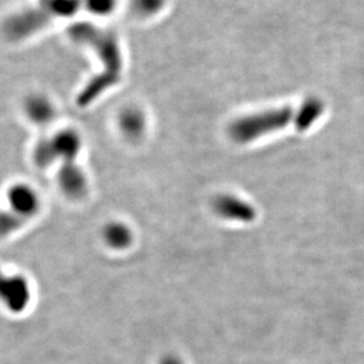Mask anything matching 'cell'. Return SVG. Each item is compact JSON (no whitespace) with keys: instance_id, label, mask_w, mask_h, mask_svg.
<instances>
[{"instance_id":"obj_5","label":"cell","mask_w":364,"mask_h":364,"mask_svg":"<svg viewBox=\"0 0 364 364\" xmlns=\"http://www.w3.org/2000/svg\"><path fill=\"white\" fill-rule=\"evenodd\" d=\"M214 210L220 217L230 220L252 223L257 217L255 207L235 196H221L214 200Z\"/></svg>"},{"instance_id":"obj_15","label":"cell","mask_w":364,"mask_h":364,"mask_svg":"<svg viewBox=\"0 0 364 364\" xmlns=\"http://www.w3.org/2000/svg\"><path fill=\"white\" fill-rule=\"evenodd\" d=\"M55 160H56V156L53 153L50 139L39 142L37 149H36V161H37V164L42 166V167H46V166L51 165Z\"/></svg>"},{"instance_id":"obj_4","label":"cell","mask_w":364,"mask_h":364,"mask_svg":"<svg viewBox=\"0 0 364 364\" xmlns=\"http://www.w3.org/2000/svg\"><path fill=\"white\" fill-rule=\"evenodd\" d=\"M0 301L11 311L21 312L30 301L26 280L21 276H5L0 272Z\"/></svg>"},{"instance_id":"obj_2","label":"cell","mask_w":364,"mask_h":364,"mask_svg":"<svg viewBox=\"0 0 364 364\" xmlns=\"http://www.w3.org/2000/svg\"><path fill=\"white\" fill-rule=\"evenodd\" d=\"M83 0H38L35 5L16 12L4 23V36L19 42L42 31L57 19L73 17Z\"/></svg>"},{"instance_id":"obj_14","label":"cell","mask_w":364,"mask_h":364,"mask_svg":"<svg viewBox=\"0 0 364 364\" xmlns=\"http://www.w3.org/2000/svg\"><path fill=\"white\" fill-rule=\"evenodd\" d=\"M116 6V0H83V7L95 16H108Z\"/></svg>"},{"instance_id":"obj_17","label":"cell","mask_w":364,"mask_h":364,"mask_svg":"<svg viewBox=\"0 0 364 364\" xmlns=\"http://www.w3.org/2000/svg\"><path fill=\"white\" fill-rule=\"evenodd\" d=\"M159 364H185V362L176 355H166L160 360Z\"/></svg>"},{"instance_id":"obj_6","label":"cell","mask_w":364,"mask_h":364,"mask_svg":"<svg viewBox=\"0 0 364 364\" xmlns=\"http://www.w3.org/2000/svg\"><path fill=\"white\" fill-rule=\"evenodd\" d=\"M9 199L12 208L11 210L24 219L32 217L38 210V198L28 186H14L9 193Z\"/></svg>"},{"instance_id":"obj_3","label":"cell","mask_w":364,"mask_h":364,"mask_svg":"<svg viewBox=\"0 0 364 364\" xmlns=\"http://www.w3.org/2000/svg\"><path fill=\"white\" fill-rule=\"evenodd\" d=\"M297 114L298 109L294 110L291 107H284L245 116L232 123L230 135L239 144L251 142L265 134L283 129L289 123L296 122Z\"/></svg>"},{"instance_id":"obj_9","label":"cell","mask_w":364,"mask_h":364,"mask_svg":"<svg viewBox=\"0 0 364 364\" xmlns=\"http://www.w3.org/2000/svg\"><path fill=\"white\" fill-rule=\"evenodd\" d=\"M26 114L33 122L46 124L53 121L55 116V108L49 98L42 95L31 96L26 101Z\"/></svg>"},{"instance_id":"obj_1","label":"cell","mask_w":364,"mask_h":364,"mask_svg":"<svg viewBox=\"0 0 364 364\" xmlns=\"http://www.w3.org/2000/svg\"><path fill=\"white\" fill-rule=\"evenodd\" d=\"M69 35L75 42L94 50L101 60L102 73L91 78L77 96V105L85 108L105 91L119 83L122 73V56L116 36L105 28L90 23H78L69 28Z\"/></svg>"},{"instance_id":"obj_12","label":"cell","mask_w":364,"mask_h":364,"mask_svg":"<svg viewBox=\"0 0 364 364\" xmlns=\"http://www.w3.org/2000/svg\"><path fill=\"white\" fill-rule=\"evenodd\" d=\"M121 128L127 136H141L144 130V117L136 109H128L121 116Z\"/></svg>"},{"instance_id":"obj_7","label":"cell","mask_w":364,"mask_h":364,"mask_svg":"<svg viewBox=\"0 0 364 364\" xmlns=\"http://www.w3.org/2000/svg\"><path fill=\"white\" fill-rule=\"evenodd\" d=\"M53 153L64 162H75V159L81 151V137L75 130H63L50 139Z\"/></svg>"},{"instance_id":"obj_13","label":"cell","mask_w":364,"mask_h":364,"mask_svg":"<svg viewBox=\"0 0 364 364\" xmlns=\"http://www.w3.org/2000/svg\"><path fill=\"white\" fill-rule=\"evenodd\" d=\"M24 218L19 217L12 210L1 212L0 213V237L10 235L12 232L17 231L21 225L24 224Z\"/></svg>"},{"instance_id":"obj_16","label":"cell","mask_w":364,"mask_h":364,"mask_svg":"<svg viewBox=\"0 0 364 364\" xmlns=\"http://www.w3.org/2000/svg\"><path fill=\"white\" fill-rule=\"evenodd\" d=\"M165 0H133V9L140 16H151L158 12Z\"/></svg>"},{"instance_id":"obj_11","label":"cell","mask_w":364,"mask_h":364,"mask_svg":"<svg viewBox=\"0 0 364 364\" xmlns=\"http://www.w3.org/2000/svg\"><path fill=\"white\" fill-rule=\"evenodd\" d=\"M105 242L114 249H126L133 242L129 228L123 224H110L105 230Z\"/></svg>"},{"instance_id":"obj_10","label":"cell","mask_w":364,"mask_h":364,"mask_svg":"<svg viewBox=\"0 0 364 364\" xmlns=\"http://www.w3.org/2000/svg\"><path fill=\"white\" fill-rule=\"evenodd\" d=\"M324 110V105L317 98H310L301 103L298 108L297 119L294 122L296 129L299 132L308 130L317 119L321 117Z\"/></svg>"},{"instance_id":"obj_8","label":"cell","mask_w":364,"mask_h":364,"mask_svg":"<svg viewBox=\"0 0 364 364\" xmlns=\"http://www.w3.org/2000/svg\"><path fill=\"white\" fill-rule=\"evenodd\" d=\"M60 182L64 192L74 198L81 196L87 188L85 176L75 162H64L60 173Z\"/></svg>"}]
</instances>
